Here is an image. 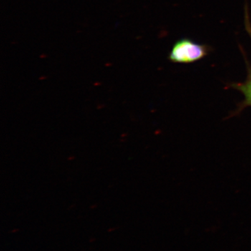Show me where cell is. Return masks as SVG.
<instances>
[{
	"mask_svg": "<svg viewBox=\"0 0 251 251\" xmlns=\"http://www.w3.org/2000/svg\"><path fill=\"white\" fill-rule=\"evenodd\" d=\"M206 53V46L188 39H182L175 44L170 54V59L174 62L191 63L203 58Z\"/></svg>",
	"mask_w": 251,
	"mask_h": 251,
	"instance_id": "6da1fadb",
	"label": "cell"
},
{
	"mask_svg": "<svg viewBox=\"0 0 251 251\" xmlns=\"http://www.w3.org/2000/svg\"><path fill=\"white\" fill-rule=\"evenodd\" d=\"M244 96V100H243L242 103L240 104V106L239 107L238 112L243 110L247 107H251V90H240Z\"/></svg>",
	"mask_w": 251,
	"mask_h": 251,
	"instance_id": "7a4b0ae2",
	"label": "cell"
}]
</instances>
